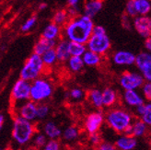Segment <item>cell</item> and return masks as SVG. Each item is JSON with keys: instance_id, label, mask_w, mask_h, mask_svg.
<instances>
[{"instance_id": "32", "label": "cell", "mask_w": 151, "mask_h": 150, "mask_svg": "<svg viewBox=\"0 0 151 150\" xmlns=\"http://www.w3.org/2000/svg\"><path fill=\"white\" fill-rule=\"evenodd\" d=\"M67 96H68V98L73 101H80L84 99L85 97H87L85 91L83 90V89H81L80 88H71L68 91V93H67Z\"/></svg>"}, {"instance_id": "36", "label": "cell", "mask_w": 151, "mask_h": 150, "mask_svg": "<svg viewBox=\"0 0 151 150\" xmlns=\"http://www.w3.org/2000/svg\"><path fill=\"white\" fill-rule=\"evenodd\" d=\"M140 89L141 94L144 97V99L147 101H151V82L146 81Z\"/></svg>"}, {"instance_id": "24", "label": "cell", "mask_w": 151, "mask_h": 150, "mask_svg": "<svg viewBox=\"0 0 151 150\" xmlns=\"http://www.w3.org/2000/svg\"><path fill=\"white\" fill-rule=\"evenodd\" d=\"M83 61H84L85 65L90 66V67H95L100 65L102 61V56L100 55L97 52H94L92 51L87 50L85 54L82 56Z\"/></svg>"}, {"instance_id": "47", "label": "cell", "mask_w": 151, "mask_h": 150, "mask_svg": "<svg viewBox=\"0 0 151 150\" xmlns=\"http://www.w3.org/2000/svg\"><path fill=\"white\" fill-rule=\"evenodd\" d=\"M47 7V5L45 4V3H42V4H41L40 6H39V9L40 10H43V9H45Z\"/></svg>"}, {"instance_id": "17", "label": "cell", "mask_w": 151, "mask_h": 150, "mask_svg": "<svg viewBox=\"0 0 151 150\" xmlns=\"http://www.w3.org/2000/svg\"><path fill=\"white\" fill-rule=\"evenodd\" d=\"M58 62L60 63H66L67 60L71 57L69 52V41L65 38L58 40L56 45L55 47Z\"/></svg>"}, {"instance_id": "19", "label": "cell", "mask_w": 151, "mask_h": 150, "mask_svg": "<svg viewBox=\"0 0 151 150\" xmlns=\"http://www.w3.org/2000/svg\"><path fill=\"white\" fill-rule=\"evenodd\" d=\"M61 34H63L62 27L52 21L44 28L43 32L42 33V36L46 39H49V40L58 41V40H60Z\"/></svg>"}, {"instance_id": "14", "label": "cell", "mask_w": 151, "mask_h": 150, "mask_svg": "<svg viewBox=\"0 0 151 150\" xmlns=\"http://www.w3.org/2000/svg\"><path fill=\"white\" fill-rule=\"evenodd\" d=\"M145 99L142 94L137 90H124L123 102L126 107L135 108L139 105L145 103Z\"/></svg>"}, {"instance_id": "11", "label": "cell", "mask_w": 151, "mask_h": 150, "mask_svg": "<svg viewBox=\"0 0 151 150\" xmlns=\"http://www.w3.org/2000/svg\"><path fill=\"white\" fill-rule=\"evenodd\" d=\"M135 66L143 75L146 81L151 82V52H139L135 59Z\"/></svg>"}, {"instance_id": "15", "label": "cell", "mask_w": 151, "mask_h": 150, "mask_svg": "<svg viewBox=\"0 0 151 150\" xmlns=\"http://www.w3.org/2000/svg\"><path fill=\"white\" fill-rule=\"evenodd\" d=\"M114 144L118 150H134L137 146V138L131 134L121 133L116 138Z\"/></svg>"}, {"instance_id": "7", "label": "cell", "mask_w": 151, "mask_h": 150, "mask_svg": "<svg viewBox=\"0 0 151 150\" xmlns=\"http://www.w3.org/2000/svg\"><path fill=\"white\" fill-rule=\"evenodd\" d=\"M31 88L32 82L19 78L14 83L11 92L10 99L12 104H17L31 100Z\"/></svg>"}, {"instance_id": "37", "label": "cell", "mask_w": 151, "mask_h": 150, "mask_svg": "<svg viewBox=\"0 0 151 150\" xmlns=\"http://www.w3.org/2000/svg\"><path fill=\"white\" fill-rule=\"evenodd\" d=\"M42 150H61V144L58 139H49Z\"/></svg>"}, {"instance_id": "2", "label": "cell", "mask_w": 151, "mask_h": 150, "mask_svg": "<svg viewBox=\"0 0 151 150\" xmlns=\"http://www.w3.org/2000/svg\"><path fill=\"white\" fill-rule=\"evenodd\" d=\"M134 121V117L133 113L124 107L114 106L110 108L105 113V123L118 134L124 133Z\"/></svg>"}, {"instance_id": "35", "label": "cell", "mask_w": 151, "mask_h": 150, "mask_svg": "<svg viewBox=\"0 0 151 150\" xmlns=\"http://www.w3.org/2000/svg\"><path fill=\"white\" fill-rule=\"evenodd\" d=\"M124 13L126 15H128L129 17L131 18H135L137 15V9H135V6H134V0H128L125 4V9H124Z\"/></svg>"}, {"instance_id": "8", "label": "cell", "mask_w": 151, "mask_h": 150, "mask_svg": "<svg viewBox=\"0 0 151 150\" xmlns=\"http://www.w3.org/2000/svg\"><path fill=\"white\" fill-rule=\"evenodd\" d=\"M12 110L14 116H19L26 120H29L31 122H35L38 120V103L34 102L32 100L19 102L17 104H12Z\"/></svg>"}, {"instance_id": "13", "label": "cell", "mask_w": 151, "mask_h": 150, "mask_svg": "<svg viewBox=\"0 0 151 150\" xmlns=\"http://www.w3.org/2000/svg\"><path fill=\"white\" fill-rule=\"evenodd\" d=\"M137 55L132 52L126 50L116 51L111 56V61L115 65L118 66H130L135 65Z\"/></svg>"}, {"instance_id": "48", "label": "cell", "mask_w": 151, "mask_h": 150, "mask_svg": "<svg viewBox=\"0 0 151 150\" xmlns=\"http://www.w3.org/2000/svg\"><path fill=\"white\" fill-rule=\"evenodd\" d=\"M150 148H151V141H150Z\"/></svg>"}, {"instance_id": "31", "label": "cell", "mask_w": 151, "mask_h": 150, "mask_svg": "<svg viewBox=\"0 0 151 150\" xmlns=\"http://www.w3.org/2000/svg\"><path fill=\"white\" fill-rule=\"evenodd\" d=\"M48 140H49L48 137L42 132H36L32 140V145L36 149L43 148V146L47 143Z\"/></svg>"}, {"instance_id": "1", "label": "cell", "mask_w": 151, "mask_h": 150, "mask_svg": "<svg viewBox=\"0 0 151 150\" xmlns=\"http://www.w3.org/2000/svg\"><path fill=\"white\" fill-rule=\"evenodd\" d=\"M94 26L92 18L85 14L78 15L71 18L63 27V36L69 42L86 44L93 33Z\"/></svg>"}, {"instance_id": "38", "label": "cell", "mask_w": 151, "mask_h": 150, "mask_svg": "<svg viewBox=\"0 0 151 150\" xmlns=\"http://www.w3.org/2000/svg\"><path fill=\"white\" fill-rule=\"evenodd\" d=\"M36 21H37V19L36 17H32V18H29L24 23L23 25L21 26V32H29L31 29L35 26L36 24Z\"/></svg>"}, {"instance_id": "6", "label": "cell", "mask_w": 151, "mask_h": 150, "mask_svg": "<svg viewBox=\"0 0 151 150\" xmlns=\"http://www.w3.org/2000/svg\"><path fill=\"white\" fill-rule=\"evenodd\" d=\"M146 82L140 72L125 71L119 78V85L124 90H138Z\"/></svg>"}, {"instance_id": "3", "label": "cell", "mask_w": 151, "mask_h": 150, "mask_svg": "<svg viewBox=\"0 0 151 150\" xmlns=\"http://www.w3.org/2000/svg\"><path fill=\"white\" fill-rule=\"evenodd\" d=\"M37 129L34 122H31L19 116H14L11 136L19 146H27L32 142Z\"/></svg>"}, {"instance_id": "29", "label": "cell", "mask_w": 151, "mask_h": 150, "mask_svg": "<svg viewBox=\"0 0 151 150\" xmlns=\"http://www.w3.org/2000/svg\"><path fill=\"white\" fill-rule=\"evenodd\" d=\"M70 16L68 12L64 9H59L55 11V13L54 14V17H52V22H55V23L61 27H64L68 22Z\"/></svg>"}, {"instance_id": "27", "label": "cell", "mask_w": 151, "mask_h": 150, "mask_svg": "<svg viewBox=\"0 0 151 150\" xmlns=\"http://www.w3.org/2000/svg\"><path fill=\"white\" fill-rule=\"evenodd\" d=\"M137 15H149L151 12V0H134Z\"/></svg>"}, {"instance_id": "44", "label": "cell", "mask_w": 151, "mask_h": 150, "mask_svg": "<svg viewBox=\"0 0 151 150\" xmlns=\"http://www.w3.org/2000/svg\"><path fill=\"white\" fill-rule=\"evenodd\" d=\"M145 49L147 52H151V36L148 37V38H147L145 41Z\"/></svg>"}, {"instance_id": "21", "label": "cell", "mask_w": 151, "mask_h": 150, "mask_svg": "<svg viewBox=\"0 0 151 150\" xmlns=\"http://www.w3.org/2000/svg\"><path fill=\"white\" fill-rule=\"evenodd\" d=\"M58 41H54V40H49L44 38V37H41V38L36 42L33 47V52L37 55H42L46 51L55 48Z\"/></svg>"}, {"instance_id": "4", "label": "cell", "mask_w": 151, "mask_h": 150, "mask_svg": "<svg viewBox=\"0 0 151 150\" xmlns=\"http://www.w3.org/2000/svg\"><path fill=\"white\" fill-rule=\"evenodd\" d=\"M45 67L46 66L42 61V55L32 52L22 66L19 73L20 78L32 82L33 80L42 77Z\"/></svg>"}, {"instance_id": "33", "label": "cell", "mask_w": 151, "mask_h": 150, "mask_svg": "<svg viewBox=\"0 0 151 150\" xmlns=\"http://www.w3.org/2000/svg\"><path fill=\"white\" fill-rule=\"evenodd\" d=\"M50 114V107L49 105L46 103L42 102V103H38V110H37V118L38 120H44L48 117Z\"/></svg>"}, {"instance_id": "16", "label": "cell", "mask_w": 151, "mask_h": 150, "mask_svg": "<svg viewBox=\"0 0 151 150\" xmlns=\"http://www.w3.org/2000/svg\"><path fill=\"white\" fill-rule=\"evenodd\" d=\"M148 132V126L142 121L140 118L134 119V121L133 122L132 125L126 130L124 133L126 134H131V136L140 138L145 136Z\"/></svg>"}, {"instance_id": "10", "label": "cell", "mask_w": 151, "mask_h": 150, "mask_svg": "<svg viewBox=\"0 0 151 150\" xmlns=\"http://www.w3.org/2000/svg\"><path fill=\"white\" fill-rule=\"evenodd\" d=\"M105 123V114L101 111H96L88 113L84 122V129L88 133H99Z\"/></svg>"}, {"instance_id": "30", "label": "cell", "mask_w": 151, "mask_h": 150, "mask_svg": "<svg viewBox=\"0 0 151 150\" xmlns=\"http://www.w3.org/2000/svg\"><path fill=\"white\" fill-rule=\"evenodd\" d=\"M42 61H43V63L46 67L54 65L58 62L57 55H56V52H55V48L50 49V50L45 52L44 54L42 55Z\"/></svg>"}, {"instance_id": "18", "label": "cell", "mask_w": 151, "mask_h": 150, "mask_svg": "<svg viewBox=\"0 0 151 150\" xmlns=\"http://www.w3.org/2000/svg\"><path fill=\"white\" fill-rule=\"evenodd\" d=\"M42 132L48 137V139H59L62 137V130L52 121L45 122L42 127Z\"/></svg>"}, {"instance_id": "39", "label": "cell", "mask_w": 151, "mask_h": 150, "mask_svg": "<svg viewBox=\"0 0 151 150\" xmlns=\"http://www.w3.org/2000/svg\"><path fill=\"white\" fill-rule=\"evenodd\" d=\"M96 150H118L115 144L109 141H102L101 143L96 146Z\"/></svg>"}, {"instance_id": "28", "label": "cell", "mask_w": 151, "mask_h": 150, "mask_svg": "<svg viewBox=\"0 0 151 150\" xmlns=\"http://www.w3.org/2000/svg\"><path fill=\"white\" fill-rule=\"evenodd\" d=\"M87 50L88 48L85 43L69 42V52L71 56H83Z\"/></svg>"}, {"instance_id": "25", "label": "cell", "mask_w": 151, "mask_h": 150, "mask_svg": "<svg viewBox=\"0 0 151 150\" xmlns=\"http://www.w3.org/2000/svg\"><path fill=\"white\" fill-rule=\"evenodd\" d=\"M79 137V130L78 127L74 125L67 126L64 129L62 133V138L65 143H73L76 142Z\"/></svg>"}, {"instance_id": "23", "label": "cell", "mask_w": 151, "mask_h": 150, "mask_svg": "<svg viewBox=\"0 0 151 150\" xmlns=\"http://www.w3.org/2000/svg\"><path fill=\"white\" fill-rule=\"evenodd\" d=\"M87 99L88 102L96 109H101L103 107V97L102 91L98 88L90 89L87 94Z\"/></svg>"}, {"instance_id": "43", "label": "cell", "mask_w": 151, "mask_h": 150, "mask_svg": "<svg viewBox=\"0 0 151 150\" xmlns=\"http://www.w3.org/2000/svg\"><path fill=\"white\" fill-rule=\"evenodd\" d=\"M145 108H146V102L141 104V105H139V106H137V107H135L134 108V114H135V116H137V118H140L142 116V114L144 113Z\"/></svg>"}, {"instance_id": "9", "label": "cell", "mask_w": 151, "mask_h": 150, "mask_svg": "<svg viewBox=\"0 0 151 150\" xmlns=\"http://www.w3.org/2000/svg\"><path fill=\"white\" fill-rule=\"evenodd\" d=\"M86 45L88 50L97 52L100 55L103 56L106 54H108L111 44V40L107 34H103V35L92 34L91 37L87 42Z\"/></svg>"}, {"instance_id": "40", "label": "cell", "mask_w": 151, "mask_h": 150, "mask_svg": "<svg viewBox=\"0 0 151 150\" xmlns=\"http://www.w3.org/2000/svg\"><path fill=\"white\" fill-rule=\"evenodd\" d=\"M88 139H89V142L90 144L92 146H94L95 147L97 146H99L101 142H102V138H101V136L99 133H91V134H88Z\"/></svg>"}, {"instance_id": "22", "label": "cell", "mask_w": 151, "mask_h": 150, "mask_svg": "<svg viewBox=\"0 0 151 150\" xmlns=\"http://www.w3.org/2000/svg\"><path fill=\"white\" fill-rule=\"evenodd\" d=\"M102 0H86L84 3V14L93 19L102 9Z\"/></svg>"}, {"instance_id": "34", "label": "cell", "mask_w": 151, "mask_h": 150, "mask_svg": "<svg viewBox=\"0 0 151 150\" xmlns=\"http://www.w3.org/2000/svg\"><path fill=\"white\" fill-rule=\"evenodd\" d=\"M140 119L148 127H151V101L146 102V108L144 111V113L142 114Z\"/></svg>"}, {"instance_id": "45", "label": "cell", "mask_w": 151, "mask_h": 150, "mask_svg": "<svg viewBox=\"0 0 151 150\" xmlns=\"http://www.w3.org/2000/svg\"><path fill=\"white\" fill-rule=\"evenodd\" d=\"M79 0H67V4L70 7H78Z\"/></svg>"}, {"instance_id": "12", "label": "cell", "mask_w": 151, "mask_h": 150, "mask_svg": "<svg viewBox=\"0 0 151 150\" xmlns=\"http://www.w3.org/2000/svg\"><path fill=\"white\" fill-rule=\"evenodd\" d=\"M133 28L143 38L151 36V16L149 15H138L133 19Z\"/></svg>"}, {"instance_id": "41", "label": "cell", "mask_w": 151, "mask_h": 150, "mask_svg": "<svg viewBox=\"0 0 151 150\" xmlns=\"http://www.w3.org/2000/svg\"><path fill=\"white\" fill-rule=\"evenodd\" d=\"M121 21H122V25L127 29H131L133 28V20H131V17H129L128 15H126L125 13L122 16V19H121Z\"/></svg>"}, {"instance_id": "42", "label": "cell", "mask_w": 151, "mask_h": 150, "mask_svg": "<svg viewBox=\"0 0 151 150\" xmlns=\"http://www.w3.org/2000/svg\"><path fill=\"white\" fill-rule=\"evenodd\" d=\"M92 34H96V35L107 34L106 33V29H105L103 26H101V25H95L94 29H93V33Z\"/></svg>"}, {"instance_id": "26", "label": "cell", "mask_w": 151, "mask_h": 150, "mask_svg": "<svg viewBox=\"0 0 151 150\" xmlns=\"http://www.w3.org/2000/svg\"><path fill=\"white\" fill-rule=\"evenodd\" d=\"M67 68L72 73H79L84 68V61L82 56H71L66 62Z\"/></svg>"}, {"instance_id": "46", "label": "cell", "mask_w": 151, "mask_h": 150, "mask_svg": "<svg viewBox=\"0 0 151 150\" xmlns=\"http://www.w3.org/2000/svg\"><path fill=\"white\" fill-rule=\"evenodd\" d=\"M5 123V116L3 114H0V127L2 128V126Z\"/></svg>"}, {"instance_id": "5", "label": "cell", "mask_w": 151, "mask_h": 150, "mask_svg": "<svg viewBox=\"0 0 151 150\" xmlns=\"http://www.w3.org/2000/svg\"><path fill=\"white\" fill-rule=\"evenodd\" d=\"M54 93V86L50 80L40 77L32 82L31 100L36 103H42L49 100Z\"/></svg>"}, {"instance_id": "20", "label": "cell", "mask_w": 151, "mask_h": 150, "mask_svg": "<svg viewBox=\"0 0 151 150\" xmlns=\"http://www.w3.org/2000/svg\"><path fill=\"white\" fill-rule=\"evenodd\" d=\"M102 97H103V107L108 109L114 107L119 100L117 91L112 88H105L102 90Z\"/></svg>"}]
</instances>
